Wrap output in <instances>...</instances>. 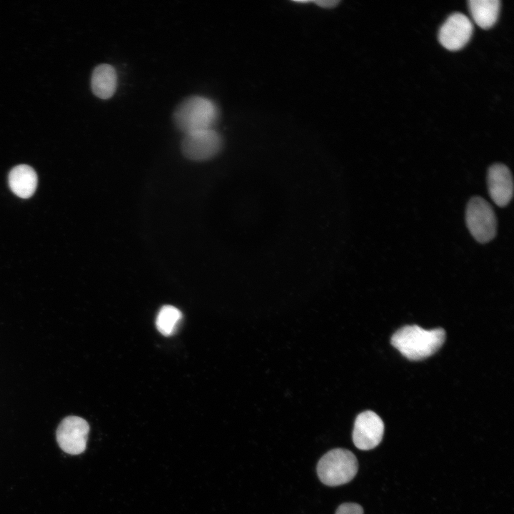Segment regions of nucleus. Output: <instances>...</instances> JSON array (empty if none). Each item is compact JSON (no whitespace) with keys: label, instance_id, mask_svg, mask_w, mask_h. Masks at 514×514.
I'll list each match as a JSON object with an SVG mask.
<instances>
[{"label":"nucleus","instance_id":"nucleus-1","mask_svg":"<svg viewBox=\"0 0 514 514\" xmlns=\"http://www.w3.org/2000/svg\"><path fill=\"white\" fill-rule=\"evenodd\" d=\"M445 333L438 328L425 330L417 325L398 329L390 340L392 346L410 361H420L433 355L443 344Z\"/></svg>","mask_w":514,"mask_h":514},{"label":"nucleus","instance_id":"nucleus-2","mask_svg":"<svg viewBox=\"0 0 514 514\" xmlns=\"http://www.w3.org/2000/svg\"><path fill=\"white\" fill-rule=\"evenodd\" d=\"M219 117V108L212 99L201 96H191L177 106L173 111V121L176 127L186 134L214 129Z\"/></svg>","mask_w":514,"mask_h":514},{"label":"nucleus","instance_id":"nucleus-3","mask_svg":"<svg viewBox=\"0 0 514 514\" xmlns=\"http://www.w3.org/2000/svg\"><path fill=\"white\" fill-rule=\"evenodd\" d=\"M358 470L356 455L344 448H335L324 454L317 465L320 480L328 486L346 484L354 478Z\"/></svg>","mask_w":514,"mask_h":514},{"label":"nucleus","instance_id":"nucleus-4","mask_svg":"<svg viewBox=\"0 0 514 514\" xmlns=\"http://www.w3.org/2000/svg\"><path fill=\"white\" fill-rule=\"evenodd\" d=\"M465 222L473 237L479 243L493 240L497 232V219L490 203L480 196L470 199L465 210Z\"/></svg>","mask_w":514,"mask_h":514},{"label":"nucleus","instance_id":"nucleus-5","mask_svg":"<svg viewBox=\"0 0 514 514\" xmlns=\"http://www.w3.org/2000/svg\"><path fill=\"white\" fill-rule=\"evenodd\" d=\"M222 146L220 133L215 129H207L184 134L181 148L186 158L203 161L216 156Z\"/></svg>","mask_w":514,"mask_h":514},{"label":"nucleus","instance_id":"nucleus-6","mask_svg":"<svg viewBox=\"0 0 514 514\" xmlns=\"http://www.w3.org/2000/svg\"><path fill=\"white\" fill-rule=\"evenodd\" d=\"M89 425L86 420L79 416L64 418L56 430V440L63 451L71 455H79L86 448Z\"/></svg>","mask_w":514,"mask_h":514},{"label":"nucleus","instance_id":"nucleus-7","mask_svg":"<svg viewBox=\"0 0 514 514\" xmlns=\"http://www.w3.org/2000/svg\"><path fill=\"white\" fill-rule=\"evenodd\" d=\"M383 433L384 423L382 419L373 411H363L356 418L353 441L360 450H371L381 443Z\"/></svg>","mask_w":514,"mask_h":514},{"label":"nucleus","instance_id":"nucleus-8","mask_svg":"<svg viewBox=\"0 0 514 514\" xmlns=\"http://www.w3.org/2000/svg\"><path fill=\"white\" fill-rule=\"evenodd\" d=\"M473 31V24L468 16L461 13H454L440 26L438 40L448 50L457 51L469 41Z\"/></svg>","mask_w":514,"mask_h":514},{"label":"nucleus","instance_id":"nucleus-9","mask_svg":"<svg viewBox=\"0 0 514 514\" xmlns=\"http://www.w3.org/2000/svg\"><path fill=\"white\" fill-rule=\"evenodd\" d=\"M490 197L499 207L506 206L513 196V180L510 169L503 163L490 166L487 173Z\"/></svg>","mask_w":514,"mask_h":514},{"label":"nucleus","instance_id":"nucleus-10","mask_svg":"<svg viewBox=\"0 0 514 514\" xmlns=\"http://www.w3.org/2000/svg\"><path fill=\"white\" fill-rule=\"evenodd\" d=\"M9 185L15 195L22 198H28L36 191V173L28 165H18L14 167L9 174Z\"/></svg>","mask_w":514,"mask_h":514},{"label":"nucleus","instance_id":"nucleus-11","mask_svg":"<svg viewBox=\"0 0 514 514\" xmlns=\"http://www.w3.org/2000/svg\"><path fill=\"white\" fill-rule=\"evenodd\" d=\"M91 89L97 97L108 99L115 93L117 86V74L110 64H102L93 71L91 80Z\"/></svg>","mask_w":514,"mask_h":514},{"label":"nucleus","instance_id":"nucleus-12","mask_svg":"<svg viewBox=\"0 0 514 514\" xmlns=\"http://www.w3.org/2000/svg\"><path fill=\"white\" fill-rule=\"evenodd\" d=\"M468 7L475 24L482 29H489L496 22L500 2L498 0H470Z\"/></svg>","mask_w":514,"mask_h":514},{"label":"nucleus","instance_id":"nucleus-13","mask_svg":"<svg viewBox=\"0 0 514 514\" xmlns=\"http://www.w3.org/2000/svg\"><path fill=\"white\" fill-rule=\"evenodd\" d=\"M181 319L182 313L177 308L166 305L160 309L156 317V326L162 335L169 336L176 332Z\"/></svg>","mask_w":514,"mask_h":514},{"label":"nucleus","instance_id":"nucleus-14","mask_svg":"<svg viewBox=\"0 0 514 514\" xmlns=\"http://www.w3.org/2000/svg\"><path fill=\"white\" fill-rule=\"evenodd\" d=\"M335 514H363V508L358 503H345L338 507Z\"/></svg>","mask_w":514,"mask_h":514},{"label":"nucleus","instance_id":"nucleus-15","mask_svg":"<svg viewBox=\"0 0 514 514\" xmlns=\"http://www.w3.org/2000/svg\"><path fill=\"white\" fill-rule=\"evenodd\" d=\"M316 4H318L319 6L325 7V8H331L334 6H336L338 1H316Z\"/></svg>","mask_w":514,"mask_h":514}]
</instances>
